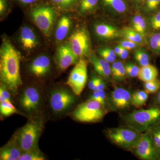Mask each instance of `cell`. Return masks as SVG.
<instances>
[{
    "label": "cell",
    "instance_id": "obj_1",
    "mask_svg": "<svg viewBox=\"0 0 160 160\" xmlns=\"http://www.w3.org/2000/svg\"><path fill=\"white\" fill-rule=\"evenodd\" d=\"M21 54L8 39L2 40L0 48V79L1 85L12 92H18L22 84L20 74Z\"/></svg>",
    "mask_w": 160,
    "mask_h": 160
},
{
    "label": "cell",
    "instance_id": "obj_2",
    "mask_svg": "<svg viewBox=\"0 0 160 160\" xmlns=\"http://www.w3.org/2000/svg\"><path fill=\"white\" fill-rule=\"evenodd\" d=\"M44 128V122L40 118L29 120L20 128L14 137L22 152L38 147V142Z\"/></svg>",
    "mask_w": 160,
    "mask_h": 160
},
{
    "label": "cell",
    "instance_id": "obj_3",
    "mask_svg": "<svg viewBox=\"0 0 160 160\" xmlns=\"http://www.w3.org/2000/svg\"><path fill=\"white\" fill-rule=\"evenodd\" d=\"M125 120L129 128L138 132L149 130L160 122V107L135 110L127 115Z\"/></svg>",
    "mask_w": 160,
    "mask_h": 160
},
{
    "label": "cell",
    "instance_id": "obj_4",
    "mask_svg": "<svg viewBox=\"0 0 160 160\" xmlns=\"http://www.w3.org/2000/svg\"><path fill=\"white\" fill-rule=\"evenodd\" d=\"M107 111L105 106L95 100L89 99L82 103L72 112L74 120L81 122H96L102 119Z\"/></svg>",
    "mask_w": 160,
    "mask_h": 160
},
{
    "label": "cell",
    "instance_id": "obj_5",
    "mask_svg": "<svg viewBox=\"0 0 160 160\" xmlns=\"http://www.w3.org/2000/svg\"><path fill=\"white\" fill-rule=\"evenodd\" d=\"M30 14L35 24L46 37H49L56 16L53 7L40 3L32 7Z\"/></svg>",
    "mask_w": 160,
    "mask_h": 160
},
{
    "label": "cell",
    "instance_id": "obj_6",
    "mask_svg": "<svg viewBox=\"0 0 160 160\" xmlns=\"http://www.w3.org/2000/svg\"><path fill=\"white\" fill-rule=\"evenodd\" d=\"M87 77V62L81 59L72 70L66 84L75 95L80 96L86 86Z\"/></svg>",
    "mask_w": 160,
    "mask_h": 160
},
{
    "label": "cell",
    "instance_id": "obj_7",
    "mask_svg": "<svg viewBox=\"0 0 160 160\" xmlns=\"http://www.w3.org/2000/svg\"><path fill=\"white\" fill-rule=\"evenodd\" d=\"M107 135L112 142L123 148H134L140 137L138 132L132 129L115 128L107 131Z\"/></svg>",
    "mask_w": 160,
    "mask_h": 160
},
{
    "label": "cell",
    "instance_id": "obj_8",
    "mask_svg": "<svg viewBox=\"0 0 160 160\" xmlns=\"http://www.w3.org/2000/svg\"><path fill=\"white\" fill-rule=\"evenodd\" d=\"M74 95L65 88H60L52 91L49 99L52 111L55 113H60L69 109L75 102Z\"/></svg>",
    "mask_w": 160,
    "mask_h": 160
},
{
    "label": "cell",
    "instance_id": "obj_9",
    "mask_svg": "<svg viewBox=\"0 0 160 160\" xmlns=\"http://www.w3.org/2000/svg\"><path fill=\"white\" fill-rule=\"evenodd\" d=\"M68 44L78 58L88 54L90 47V40L88 31L83 28L77 29L69 38Z\"/></svg>",
    "mask_w": 160,
    "mask_h": 160
},
{
    "label": "cell",
    "instance_id": "obj_10",
    "mask_svg": "<svg viewBox=\"0 0 160 160\" xmlns=\"http://www.w3.org/2000/svg\"><path fill=\"white\" fill-rule=\"evenodd\" d=\"M134 148L136 154L141 159L160 160V152L155 146L149 133L140 136Z\"/></svg>",
    "mask_w": 160,
    "mask_h": 160
},
{
    "label": "cell",
    "instance_id": "obj_11",
    "mask_svg": "<svg viewBox=\"0 0 160 160\" xmlns=\"http://www.w3.org/2000/svg\"><path fill=\"white\" fill-rule=\"evenodd\" d=\"M42 98L38 89L33 86L26 88L20 97L19 104L22 109L28 114L38 112L41 106Z\"/></svg>",
    "mask_w": 160,
    "mask_h": 160
},
{
    "label": "cell",
    "instance_id": "obj_12",
    "mask_svg": "<svg viewBox=\"0 0 160 160\" xmlns=\"http://www.w3.org/2000/svg\"><path fill=\"white\" fill-rule=\"evenodd\" d=\"M78 58L67 43L60 45L58 47L55 62L58 69L60 71H64L70 66L75 64Z\"/></svg>",
    "mask_w": 160,
    "mask_h": 160
},
{
    "label": "cell",
    "instance_id": "obj_13",
    "mask_svg": "<svg viewBox=\"0 0 160 160\" xmlns=\"http://www.w3.org/2000/svg\"><path fill=\"white\" fill-rule=\"evenodd\" d=\"M132 95L127 89L117 88L112 92L110 97L112 105L116 110L128 108L131 103Z\"/></svg>",
    "mask_w": 160,
    "mask_h": 160
},
{
    "label": "cell",
    "instance_id": "obj_14",
    "mask_svg": "<svg viewBox=\"0 0 160 160\" xmlns=\"http://www.w3.org/2000/svg\"><path fill=\"white\" fill-rule=\"evenodd\" d=\"M51 62L46 55H41L33 60L30 66L29 70L35 76L42 78L46 76L50 72Z\"/></svg>",
    "mask_w": 160,
    "mask_h": 160
},
{
    "label": "cell",
    "instance_id": "obj_15",
    "mask_svg": "<svg viewBox=\"0 0 160 160\" xmlns=\"http://www.w3.org/2000/svg\"><path fill=\"white\" fill-rule=\"evenodd\" d=\"M22 153V151L13 136L7 144L1 148L0 160H18Z\"/></svg>",
    "mask_w": 160,
    "mask_h": 160
},
{
    "label": "cell",
    "instance_id": "obj_16",
    "mask_svg": "<svg viewBox=\"0 0 160 160\" xmlns=\"http://www.w3.org/2000/svg\"><path fill=\"white\" fill-rule=\"evenodd\" d=\"M20 41L23 49L31 51L35 49L38 44L37 37L31 28L24 26L21 29Z\"/></svg>",
    "mask_w": 160,
    "mask_h": 160
},
{
    "label": "cell",
    "instance_id": "obj_17",
    "mask_svg": "<svg viewBox=\"0 0 160 160\" xmlns=\"http://www.w3.org/2000/svg\"><path fill=\"white\" fill-rule=\"evenodd\" d=\"M71 21L67 16H63L58 22L56 29L55 37L58 42H62L65 39L69 33L71 27Z\"/></svg>",
    "mask_w": 160,
    "mask_h": 160
},
{
    "label": "cell",
    "instance_id": "obj_18",
    "mask_svg": "<svg viewBox=\"0 0 160 160\" xmlns=\"http://www.w3.org/2000/svg\"><path fill=\"white\" fill-rule=\"evenodd\" d=\"M90 61L98 74L105 78L110 76L111 68L109 62L103 59L100 58L94 54L92 55Z\"/></svg>",
    "mask_w": 160,
    "mask_h": 160
},
{
    "label": "cell",
    "instance_id": "obj_19",
    "mask_svg": "<svg viewBox=\"0 0 160 160\" xmlns=\"http://www.w3.org/2000/svg\"><path fill=\"white\" fill-rule=\"evenodd\" d=\"M94 30L98 36L102 38L113 39L118 37L119 35V32L116 28L103 23L96 24Z\"/></svg>",
    "mask_w": 160,
    "mask_h": 160
},
{
    "label": "cell",
    "instance_id": "obj_20",
    "mask_svg": "<svg viewBox=\"0 0 160 160\" xmlns=\"http://www.w3.org/2000/svg\"><path fill=\"white\" fill-rule=\"evenodd\" d=\"M158 75V72L156 67L152 65L142 66L140 69L138 77L143 82H149L156 79Z\"/></svg>",
    "mask_w": 160,
    "mask_h": 160
},
{
    "label": "cell",
    "instance_id": "obj_21",
    "mask_svg": "<svg viewBox=\"0 0 160 160\" xmlns=\"http://www.w3.org/2000/svg\"><path fill=\"white\" fill-rule=\"evenodd\" d=\"M149 98V93L145 90L136 92L132 95L131 103L133 106L140 108L146 104Z\"/></svg>",
    "mask_w": 160,
    "mask_h": 160
},
{
    "label": "cell",
    "instance_id": "obj_22",
    "mask_svg": "<svg viewBox=\"0 0 160 160\" xmlns=\"http://www.w3.org/2000/svg\"><path fill=\"white\" fill-rule=\"evenodd\" d=\"M44 155L39 147L22 152L18 160H44Z\"/></svg>",
    "mask_w": 160,
    "mask_h": 160
},
{
    "label": "cell",
    "instance_id": "obj_23",
    "mask_svg": "<svg viewBox=\"0 0 160 160\" xmlns=\"http://www.w3.org/2000/svg\"><path fill=\"white\" fill-rule=\"evenodd\" d=\"M111 72L115 79L121 81L125 78L126 71L125 66L120 62H114L111 67Z\"/></svg>",
    "mask_w": 160,
    "mask_h": 160
},
{
    "label": "cell",
    "instance_id": "obj_24",
    "mask_svg": "<svg viewBox=\"0 0 160 160\" xmlns=\"http://www.w3.org/2000/svg\"><path fill=\"white\" fill-rule=\"evenodd\" d=\"M0 112L3 116L8 117L14 113L21 114L14 106L12 104L11 102L5 101L0 102Z\"/></svg>",
    "mask_w": 160,
    "mask_h": 160
},
{
    "label": "cell",
    "instance_id": "obj_25",
    "mask_svg": "<svg viewBox=\"0 0 160 160\" xmlns=\"http://www.w3.org/2000/svg\"><path fill=\"white\" fill-rule=\"evenodd\" d=\"M132 23L133 29L142 36H144L146 28V22L144 19L141 16H136L132 19Z\"/></svg>",
    "mask_w": 160,
    "mask_h": 160
},
{
    "label": "cell",
    "instance_id": "obj_26",
    "mask_svg": "<svg viewBox=\"0 0 160 160\" xmlns=\"http://www.w3.org/2000/svg\"><path fill=\"white\" fill-rule=\"evenodd\" d=\"M103 3L106 6H109L119 13L126 11V3L123 0H102Z\"/></svg>",
    "mask_w": 160,
    "mask_h": 160
},
{
    "label": "cell",
    "instance_id": "obj_27",
    "mask_svg": "<svg viewBox=\"0 0 160 160\" xmlns=\"http://www.w3.org/2000/svg\"><path fill=\"white\" fill-rule=\"evenodd\" d=\"M123 33L126 39L137 43L142 41V36L133 29L126 27L123 29Z\"/></svg>",
    "mask_w": 160,
    "mask_h": 160
},
{
    "label": "cell",
    "instance_id": "obj_28",
    "mask_svg": "<svg viewBox=\"0 0 160 160\" xmlns=\"http://www.w3.org/2000/svg\"><path fill=\"white\" fill-rule=\"evenodd\" d=\"M135 59L141 66H147L149 64V55L142 49H138L135 51Z\"/></svg>",
    "mask_w": 160,
    "mask_h": 160
},
{
    "label": "cell",
    "instance_id": "obj_29",
    "mask_svg": "<svg viewBox=\"0 0 160 160\" xmlns=\"http://www.w3.org/2000/svg\"><path fill=\"white\" fill-rule=\"evenodd\" d=\"M98 0H81L79 10L81 13L91 11L97 6Z\"/></svg>",
    "mask_w": 160,
    "mask_h": 160
},
{
    "label": "cell",
    "instance_id": "obj_30",
    "mask_svg": "<svg viewBox=\"0 0 160 160\" xmlns=\"http://www.w3.org/2000/svg\"><path fill=\"white\" fill-rule=\"evenodd\" d=\"M150 135L156 147L160 152V122L152 127Z\"/></svg>",
    "mask_w": 160,
    "mask_h": 160
},
{
    "label": "cell",
    "instance_id": "obj_31",
    "mask_svg": "<svg viewBox=\"0 0 160 160\" xmlns=\"http://www.w3.org/2000/svg\"><path fill=\"white\" fill-rule=\"evenodd\" d=\"M54 6L63 9H70L74 6L79 0H49Z\"/></svg>",
    "mask_w": 160,
    "mask_h": 160
},
{
    "label": "cell",
    "instance_id": "obj_32",
    "mask_svg": "<svg viewBox=\"0 0 160 160\" xmlns=\"http://www.w3.org/2000/svg\"><path fill=\"white\" fill-rule=\"evenodd\" d=\"M144 89L149 94L157 92L160 89V81L156 79L152 81L146 82L144 84Z\"/></svg>",
    "mask_w": 160,
    "mask_h": 160
},
{
    "label": "cell",
    "instance_id": "obj_33",
    "mask_svg": "<svg viewBox=\"0 0 160 160\" xmlns=\"http://www.w3.org/2000/svg\"><path fill=\"white\" fill-rule=\"evenodd\" d=\"M149 46L155 53H160V32L152 35L149 39Z\"/></svg>",
    "mask_w": 160,
    "mask_h": 160
},
{
    "label": "cell",
    "instance_id": "obj_34",
    "mask_svg": "<svg viewBox=\"0 0 160 160\" xmlns=\"http://www.w3.org/2000/svg\"><path fill=\"white\" fill-rule=\"evenodd\" d=\"M126 69V74L132 78L138 76L140 69L138 66L131 62H126L124 65Z\"/></svg>",
    "mask_w": 160,
    "mask_h": 160
},
{
    "label": "cell",
    "instance_id": "obj_35",
    "mask_svg": "<svg viewBox=\"0 0 160 160\" xmlns=\"http://www.w3.org/2000/svg\"><path fill=\"white\" fill-rule=\"evenodd\" d=\"M152 28L155 31L160 30V10L152 17L150 20Z\"/></svg>",
    "mask_w": 160,
    "mask_h": 160
},
{
    "label": "cell",
    "instance_id": "obj_36",
    "mask_svg": "<svg viewBox=\"0 0 160 160\" xmlns=\"http://www.w3.org/2000/svg\"><path fill=\"white\" fill-rule=\"evenodd\" d=\"M8 90L6 87L1 85L0 87V102L5 101L11 102V96Z\"/></svg>",
    "mask_w": 160,
    "mask_h": 160
},
{
    "label": "cell",
    "instance_id": "obj_37",
    "mask_svg": "<svg viewBox=\"0 0 160 160\" xmlns=\"http://www.w3.org/2000/svg\"><path fill=\"white\" fill-rule=\"evenodd\" d=\"M146 7L149 11L156 10L160 6V0H146Z\"/></svg>",
    "mask_w": 160,
    "mask_h": 160
},
{
    "label": "cell",
    "instance_id": "obj_38",
    "mask_svg": "<svg viewBox=\"0 0 160 160\" xmlns=\"http://www.w3.org/2000/svg\"><path fill=\"white\" fill-rule=\"evenodd\" d=\"M98 52L100 56L105 61H107L109 63L114 62L115 59L111 57L110 55H109V54L106 52L104 48H102L99 49Z\"/></svg>",
    "mask_w": 160,
    "mask_h": 160
},
{
    "label": "cell",
    "instance_id": "obj_39",
    "mask_svg": "<svg viewBox=\"0 0 160 160\" xmlns=\"http://www.w3.org/2000/svg\"><path fill=\"white\" fill-rule=\"evenodd\" d=\"M120 45L122 46L123 48L129 50L135 48L136 47L137 43L130 40L126 39L122 41Z\"/></svg>",
    "mask_w": 160,
    "mask_h": 160
},
{
    "label": "cell",
    "instance_id": "obj_40",
    "mask_svg": "<svg viewBox=\"0 0 160 160\" xmlns=\"http://www.w3.org/2000/svg\"><path fill=\"white\" fill-rule=\"evenodd\" d=\"M105 88H106V84H105V82L100 78H98L96 84L93 91H97L99 90H101V89H105Z\"/></svg>",
    "mask_w": 160,
    "mask_h": 160
},
{
    "label": "cell",
    "instance_id": "obj_41",
    "mask_svg": "<svg viewBox=\"0 0 160 160\" xmlns=\"http://www.w3.org/2000/svg\"><path fill=\"white\" fill-rule=\"evenodd\" d=\"M8 0H0V14L5 13L8 6Z\"/></svg>",
    "mask_w": 160,
    "mask_h": 160
},
{
    "label": "cell",
    "instance_id": "obj_42",
    "mask_svg": "<svg viewBox=\"0 0 160 160\" xmlns=\"http://www.w3.org/2000/svg\"><path fill=\"white\" fill-rule=\"evenodd\" d=\"M16 1L23 6H29V5L35 4L39 0H16Z\"/></svg>",
    "mask_w": 160,
    "mask_h": 160
},
{
    "label": "cell",
    "instance_id": "obj_43",
    "mask_svg": "<svg viewBox=\"0 0 160 160\" xmlns=\"http://www.w3.org/2000/svg\"><path fill=\"white\" fill-rule=\"evenodd\" d=\"M98 78L95 76L92 77L89 80V83H88V86H89V89H91V90H93L96 84Z\"/></svg>",
    "mask_w": 160,
    "mask_h": 160
},
{
    "label": "cell",
    "instance_id": "obj_44",
    "mask_svg": "<svg viewBox=\"0 0 160 160\" xmlns=\"http://www.w3.org/2000/svg\"><path fill=\"white\" fill-rule=\"evenodd\" d=\"M97 91L101 99L102 100V104L104 106H105V104H106V103H105V100H106V93L105 90H104V89H101V90H99Z\"/></svg>",
    "mask_w": 160,
    "mask_h": 160
},
{
    "label": "cell",
    "instance_id": "obj_45",
    "mask_svg": "<svg viewBox=\"0 0 160 160\" xmlns=\"http://www.w3.org/2000/svg\"><path fill=\"white\" fill-rule=\"evenodd\" d=\"M89 99L95 100V101L100 102V103L102 104V100L101 99L97 91H93V93H92V95L90 97V98H89Z\"/></svg>",
    "mask_w": 160,
    "mask_h": 160
},
{
    "label": "cell",
    "instance_id": "obj_46",
    "mask_svg": "<svg viewBox=\"0 0 160 160\" xmlns=\"http://www.w3.org/2000/svg\"><path fill=\"white\" fill-rule=\"evenodd\" d=\"M128 55H129V53H128V50H127V49H125V48H123L122 47V51H121V53H120L119 56L122 59L124 60L128 58Z\"/></svg>",
    "mask_w": 160,
    "mask_h": 160
},
{
    "label": "cell",
    "instance_id": "obj_47",
    "mask_svg": "<svg viewBox=\"0 0 160 160\" xmlns=\"http://www.w3.org/2000/svg\"><path fill=\"white\" fill-rule=\"evenodd\" d=\"M122 46H121V45H119L115 48L114 52H115L116 54L119 56L120 53H121V51H122Z\"/></svg>",
    "mask_w": 160,
    "mask_h": 160
},
{
    "label": "cell",
    "instance_id": "obj_48",
    "mask_svg": "<svg viewBox=\"0 0 160 160\" xmlns=\"http://www.w3.org/2000/svg\"><path fill=\"white\" fill-rule=\"evenodd\" d=\"M156 100L157 103L160 106V89L158 92L156 98Z\"/></svg>",
    "mask_w": 160,
    "mask_h": 160
}]
</instances>
